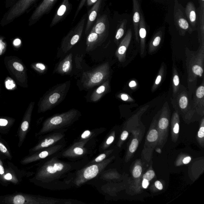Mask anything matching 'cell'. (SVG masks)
I'll return each instance as SVG.
<instances>
[{"instance_id": "cell-19", "label": "cell", "mask_w": 204, "mask_h": 204, "mask_svg": "<svg viewBox=\"0 0 204 204\" xmlns=\"http://www.w3.org/2000/svg\"><path fill=\"white\" fill-rule=\"evenodd\" d=\"M110 88L108 79L93 92L90 97L91 101L94 102L99 101L109 91Z\"/></svg>"}, {"instance_id": "cell-1", "label": "cell", "mask_w": 204, "mask_h": 204, "mask_svg": "<svg viewBox=\"0 0 204 204\" xmlns=\"http://www.w3.org/2000/svg\"><path fill=\"white\" fill-rule=\"evenodd\" d=\"M186 65L188 73V87L191 95L196 89L198 78H201L204 65V44H200L196 51L186 48Z\"/></svg>"}, {"instance_id": "cell-43", "label": "cell", "mask_w": 204, "mask_h": 204, "mask_svg": "<svg viewBox=\"0 0 204 204\" xmlns=\"http://www.w3.org/2000/svg\"><path fill=\"white\" fill-rule=\"evenodd\" d=\"M29 126V123L28 122L26 121H24L21 125V129L24 131H26L28 130Z\"/></svg>"}, {"instance_id": "cell-52", "label": "cell", "mask_w": 204, "mask_h": 204, "mask_svg": "<svg viewBox=\"0 0 204 204\" xmlns=\"http://www.w3.org/2000/svg\"><path fill=\"white\" fill-rule=\"evenodd\" d=\"M129 85L130 87L134 88L137 85V84H136V82L135 81H132L130 82Z\"/></svg>"}, {"instance_id": "cell-44", "label": "cell", "mask_w": 204, "mask_h": 204, "mask_svg": "<svg viewBox=\"0 0 204 204\" xmlns=\"http://www.w3.org/2000/svg\"><path fill=\"white\" fill-rule=\"evenodd\" d=\"M128 136V132L126 131H124L123 133H122L121 136H120V139L122 141H124L126 138H127Z\"/></svg>"}, {"instance_id": "cell-30", "label": "cell", "mask_w": 204, "mask_h": 204, "mask_svg": "<svg viewBox=\"0 0 204 204\" xmlns=\"http://www.w3.org/2000/svg\"><path fill=\"white\" fill-rule=\"evenodd\" d=\"M93 135V132L90 131L89 130H86V131H84L81 135L80 141L91 139V137H92Z\"/></svg>"}, {"instance_id": "cell-37", "label": "cell", "mask_w": 204, "mask_h": 204, "mask_svg": "<svg viewBox=\"0 0 204 204\" xmlns=\"http://www.w3.org/2000/svg\"><path fill=\"white\" fill-rule=\"evenodd\" d=\"M124 30L123 27H122V26L120 27V28H118V30L117 32V33H116V36H115V41H118V40H120V38L124 35Z\"/></svg>"}, {"instance_id": "cell-22", "label": "cell", "mask_w": 204, "mask_h": 204, "mask_svg": "<svg viewBox=\"0 0 204 204\" xmlns=\"http://www.w3.org/2000/svg\"><path fill=\"white\" fill-rule=\"evenodd\" d=\"M139 30V35L140 38V54L141 56L143 58L145 56L146 38V31L144 20L142 16H141Z\"/></svg>"}, {"instance_id": "cell-12", "label": "cell", "mask_w": 204, "mask_h": 204, "mask_svg": "<svg viewBox=\"0 0 204 204\" xmlns=\"http://www.w3.org/2000/svg\"><path fill=\"white\" fill-rule=\"evenodd\" d=\"M109 27V23L107 16L103 14L98 18L91 30L98 35L102 43L108 35Z\"/></svg>"}, {"instance_id": "cell-27", "label": "cell", "mask_w": 204, "mask_h": 204, "mask_svg": "<svg viewBox=\"0 0 204 204\" xmlns=\"http://www.w3.org/2000/svg\"><path fill=\"white\" fill-rule=\"evenodd\" d=\"M111 152V151L110 150L102 154H100V155L96 157L94 160L92 161L90 163H89V165L97 163L103 161V160L106 159V157H107L108 156H109V154H110Z\"/></svg>"}, {"instance_id": "cell-17", "label": "cell", "mask_w": 204, "mask_h": 204, "mask_svg": "<svg viewBox=\"0 0 204 204\" xmlns=\"http://www.w3.org/2000/svg\"><path fill=\"white\" fill-rule=\"evenodd\" d=\"M102 1V0H98L94 4L93 6L90 9L88 13L87 21L85 30V34H87L89 32L91 27L92 26L97 19L101 7Z\"/></svg>"}, {"instance_id": "cell-40", "label": "cell", "mask_w": 204, "mask_h": 204, "mask_svg": "<svg viewBox=\"0 0 204 204\" xmlns=\"http://www.w3.org/2000/svg\"><path fill=\"white\" fill-rule=\"evenodd\" d=\"M13 66L14 68L18 71L22 72L24 71V67L21 63H19V62H14L13 64Z\"/></svg>"}, {"instance_id": "cell-33", "label": "cell", "mask_w": 204, "mask_h": 204, "mask_svg": "<svg viewBox=\"0 0 204 204\" xmlns=\"http://www.w3.org/2000/svg\"><path fill=\"white\" fill-rule=\"evenodd\" d=\"M34 68L39 72L41 73L45 72L47 69L46 66L43 63H36L34 65Z\"/></svg>"}, {"instance_id": "cell-51", "label": "cell", "mask_w": 204, "mask_h": 204, "mask_svg": "<svg viewBox=\"0 0 204 204\" xmlns=\"http://www.w3.org/2000/svg\"><path fill=\"white\" fill-rule=\"evenodd\" d=\"M8 84V85H6V86L7 87V88L8 89H11L12 88H13L14 87V86H13V84H14L11 81H8L7 82V84Z\"/></svg>"}, {"instance_id": "cell-8", "label": "cell", "mask_w": 204, "mask_h": 204, "mask_svg": "<svg viewBox=\"0 0 204 204\" xmlns=\"http://www.w3.org/2000/svg\"><path fill=\"white\" fill-rule=\"evenodd\" d=\"M113 159V157L105 159L101 162L89 165L84 168L79 170L76 174L74 183L78 186L93 179L102 172Z\"/></svg>"}, {"instance_id": "cell-32", "label": "cell", "mask_w": 204, "mask_h": 204, "mask_svg": "<svg viewBox=\"0 0 204 204\" xmlns=\"http://www.w3.org/2000/svg\"><path fill=\"white\" fill-rule=\"evenodd\" d=\"M114 139H115V137L113 135H111L109 136L103 144L102 147V149L103 150H105L106 148L108 147L113 142Z\"/></svg>"}, {"instance_id": "cell-47", "label": "cell", "mask_w": 204, "mask_h": 204, "mask_svg": "<svg viewBox=\"0 0 204 204\" xmlns=\"http://www.w3.org/2000/svg\"><path fill=\"white\" fill-rule=\"evenodd\" d=\"M149 181L147 179H144L143 180L142 185V187L144 189H146L148 188V186L149 185Z\"/></svg>"}, {"instance_id": "cell-38", "label": "cell", "mask_w": 204, "mask_h": 204, "mask_svg": "<svg viewBox=\"0 0 204 204\" xmlns=\"http://www.w3.org/2000/svg\"><path fill=\"white\" fill-rule=\"evenodd\" d=\"M178 23L179 26L182 29L187 30L189 28V24L186 20L184 19H180Z\"/></svg>"}, {"instance_id": "cell-11", "label": "cell", "mask_w": 204, "mask_h": 204, "mask_svg": "<svg viewBox=\"0 0 204 204\" xmlns=\"http://www.w3.org/2000/svg\"><path fill=\"white\" fill-rule=\"evenodd\" d=\"M57 1L58 0H42L29 18L28 25L32 26L44 15L49 13Z\"/></svg>"}, {"instance_id": "cell-7", "label": "cell", "mask_w": 204, "mask_h": 204, "mask_svg": "<svg viewBox=\"0 0 204 204\" xmlns=\"http://www.w3.org/2000/svg\"><path fill=\"white\" fill-rule=\"evenodd\" d=\"M40 0H18L3 15L0 21V26L4 27L17 18L27 13Z\"/></svg>"}, {"instance_id": "cell-25", "label": "cell", "mask_w": 204, "mask_h": 204, "mask_svg": "<svg viewBox=\"0 0 204 204\" xmlns=\"http://www.w3.org/2000/svg\"><path fill=\"white\" fill-rule=\"evenodd\" d=\"M165 69L164 65L163 64L161 66L159 72L152 86V92H154L159 87L165 75Z\"/></svg>"}, {"instance_id": "cell-48", "label": "cell", "mask_w": 204, "mask_h": 204, "mask_svg": "<svg viewBox=\"0 0 204 204\" xmlns=\"http://www.w3.org/2000/svg\"><path fill=\"white\" fill-rule=\"evenodd\" d=\"M8 123V121L6 119H0V126H5Z\"/></svg>"}, {"instance_id": "cell-31", "label": "cell", "mask_w": 204, "mask_h": 204, "mask_svg": "<svg viewBox=\"0 0 204 204\" xmlns=\"http://www.w3.org/2000/svg\"><path fill=\"white\" fill-rule=\"evenodd\" d=\"M138 144H139V142H138V139L136 138H134V139H133L131 143V144H130L129 148L130 152L133 153L135 152L138 148Z\"/></svg>"}, {"instance_id": "cell-34", "label": "cell", "mask_w": 204, "mask_h": 204, "mask_svg": "<svg viewBox=\"0 0 204 204\" xmlns=\"http://www.w3.org/2000/svg\"><path fill=\"white\" fill-rule=\"evenodd\" d=\"M86 0H80V3H79V5H78V8H77V10L75 13L74 17L73 18V21H74L77 16H78V14L81 11V9L83 8V7H84V4L86 3Z\"/></svg>"}, {"instance_id": "cell-49", "label": "cell", "mask_w": 204, "mask_h": 204, "mask_svg": "<svg viewBox=\"0 0 204 204\" xmlns=\"http://www.w3.org/2000/svg\"><path fill=\"white\" fill-rule=\"evenodd\" d=\"M191 160V157H190V156H188V157H185L184 159L183 160V163L185 164H188L190 162Z\"/></svg>"}, {"instance_id": "cell-5", "label": "cell", "mask_w": 204, "mask_h": 204, "mask_svg": "<svg viewBox=\"0 0 204 204\" xmlns=\"http://www.w3.org/2000/svg\"><path fill=\"white\" fill-rule=\"evenodd\" d=\"M192 95L186 88L182 85L176 95L171 99L175 111L185 120H190L195 113L192 105Z\"/></svg>"}, {"instance_id": "cell-56", "label": "cell", "mask_w": 204, "mask_h": 204, "mask_svg": "<svg viewBox=\"0 0 204 204\" xmlns=\"http://www.w3.org/2000/svg\"><path fill=\"white\" fill-rule=\"evenodd\" d=\"M202 1H204V0H202Z\"/></svg>"}, {"instance_id": "cell-45", "label": "cell", "mask_w": 204, "mask_h": 204, "mask_svg": "<svg viewBox=\"0 0 204 204\" xmlns=\"http://www.w3.org/2000/svg\"><path fill=\"white\" fill-rule=\"evenodd\" d=\"M155 185L156 188L159 190H161L163 189V186L160 181H157L155 183Z\"/></svg>"}, {"instance_id": "cell-46", "label": "cell", "mask_w": 204, "mask_h": 204, "mask_svg": "<svg viewBox=\"0 0 204 204\" xmlns=\"http://www.w3.org/2000/svg\"><path fill=\"white\" fill-rule=\"evenodd\" d=\"M98 0H86V3L87 6H91L95 3Z\"/></svg>"}, {"instance_id": "cell-57", "label": "cell", "mask_w": 204, "mask_h": 204, "mask_svg": "<svg viewBox=\"0 0 204 204\" xmlns=\"http://www.w3.org/2000/svg\"><path fill=\"white\" fill-rule=\"evenodd\" d=\"M0 88H1V87H0Z\"/></svg>"}, {"instance_id": "cell-24", "label": "cell", "mask_w": 204, "mask_h": 204, "mask_svg": "<svg viewBox=\"0 0 204 204\" xmlns=\"http://www.w3.org/2000/svg\"><path fill=\"white\" fill-rule=\"evenodd\" d=\"M172 97H174L178 93L180 87V80L176 66L173 65L172 71Z\"/></svg>"}, {"instance_id": "cell-23", "label": "cell", "mask_w": 204, "mask_h": 204, "mask_svg": "<svg viewBox=\"0 0 204 204\" xmlns=\"http://www.w3.org/2000/svg\"><path fill=\"white\" fill-rule=\"evenodd\" d=\"M134 3V14L133 16L134 29H135V37L138 43L139 42V23L140 20V16L139 14V5L137 0H133Z\"/></svg>"}, {"instance_id": "cell-9", "label": "cell", "mask_w": 204, "mask_h": 204, "mask_svg": "<svg viewBox=\"0 0 204 204\" xmlns=\"http://www.w3.org/2000/svg\"><path fill=\"white\" fill-rule=\"evenodd\" d=\"M86 19L85 14L62 40L61 47L64 53L69 51L80 41L84 30Z\"/></svg>"}, {"instance_id": "cell-29", "label": "cell", "mask_w": 204, "mask_h": 204, "mask_svg": "<svg viewBox=\"0 0 204 204\" xmlns=\"http://www.w3.org/2000/svg\"><path fill=\"white\" fill-rule=\"evenodd\" d=\"M142 173V168L141 166L137 165L134 168L133 172V177L135 178H137L141 176Z\"/></svg>"}, {"instance_id": "cell-6", "label": "cell", "mask_w": 204, "mask_h": 204, "mask_svg": "<svg viewBox=\"0 0 204 204\" xmlns=\"http://www.w3.org/2000/svg\"><path fill=\"white\" fill-rule=\"evenodd\" d=\"M70 82L58 84L49 92L43 98L39 106L40 111L44 112L60 104L65 99L69 89Z\"/></svg>"}, {"instance_id": "cell-50", "label": "cell", "mask_w": 204, "mask_h": 204, "mask_svg": "<svg viewBox=\"0 0 204 204\" xmlns=\"http://www.w3.org/2000/svg\"><path fill=\"white\" fill-rule=\"evenodd\" d=\"M0 150L3 153H6L7 151V149L5 147V146L1 143H0Z\"/></svg>"}, {"instance_id": "cell-3", "label": "cell", "mask_w": 204, "mask_h": 204, "mask_svg": "<svg viewBox=\"0 0 204 204\" xmlns=\"http://www.w3.org/2000/svg\"><path fill=\"white\" fill-rule=\"evenodd\" d=\"M81 116L79 111L71 109L68 111L52 116L44 124V131L49 132L67 127L73 124Z\"/></svg>"}, {"instance_id": "cell-55", "label": "cell", "mask_w": 204, "mask_h": 204, "mask_svg": "<svg viewBox=\"0 0 204 204\" xmlns=\"http://www.w3.org/2000/svg\"><path fill=\"white\" fill-rule=\"evenodd\" d=\"M4 173V170L3 168L0 165V174L2 175Z\"/></svg>"}, {"instance_id": "cell-42", "label": "cell", "mask_w": 204, "mask_h": 204, "mask_svg": "<svg viewBox=\"0 0 204 204\" xmlns=\"http://www.w3.org/2000/svg\"><path fill=\"white\" fill-rule=\"evenodd\" d=\"M204 123L203 124V126L201 127L200 128L199 131L198 133V136L199 138H203L204 136V127L203 126Z\"/></svg>"}, {"instance_id": "cell-26", "label": "cell", "mask_w": 204, "mask_h": 204, "mask_svg": "<svg viewBox=\"0 0 204 204\" xmlns=\"http://www.w3.org/2000/svg\"><path fill=\"white\" fill-rule=\"evenodd\" d=\"M161 41V37L160 36H156L154 40L151 42L149 47V54L153 53L157 49V47L160 44Z\"/></svg>"}, {"instance_id": "cell-14", "label": "cell", "mask_w": 204, "mask_h": 204, "mask_svg": "<svg viewBox=\"0 0 204 204\" xmlns=\"http://www.w3.org/2000/svg\"><path fill=\"white\" fill-rule=\"evenodd\" d=\"M91 139L79 141L63 152L62 156L65 157L75 158L84 156L87 153L88 150L85 147V145Z\"/></svg>"}, {"instance_id": "cell-54", "label": "cell", "mask_w": 204, "mask_h": 204, "mask_svg": "<svg viewBox=\"0 0 204 204\" xmlns=\"http://www.w3.org/2000/svg\"><path fill=\"white\" fill-rule=\"evenodd\" d=\"M21 41L19 39H16L14 42V44L15 45H19L21 44Z\"/></svg>"}, {"instance_id": "cell-39", "label": "cell", "mask_w": 204, "mask_h": 204, "mask_svg": "<svg viewBox=\"0 0 204 204\" xmlns=\"http://www.w3.org/2000/svg\"><path fill=\"white\" fill-rule=\"evenodd\" d=\"M187 14H188V16H189V19H190L191 22V23L195 22L196 19V14L195 11L191 9V10L189 11V13L188 12Z\"/></svg>"}, {"instance_id": "cell-20", "label": "cell", "mask_w": 204, "mask_h": 204, "mask_svg": "<svg viewBox=\"0 0 204 204\" xmlns=\"http://www.w3.org/2000/svg\"><path fill=\"white\" fill-rule=\"evenodd\" d=\"M64 136L65 135L64 133L62 132L52 133L41 142L39 147L43 148L55 145L57 143L64 138Z\"/></svg>"}, {"instance_id": "cell-53", "label": "cell", "mask_w": 204, "mask_h": 204, "mask_svg": "<svg viewBox=\"0 0 204 204\" xmlns=\"http://www.w3.org/2000/svg\"><path fill=\"white\" fill-rule=\"evenodd\" d=\"M5 179H7V180H10L12 178V175L10 173H8V174L5 175Z\"/></svg>"}, {"instance_id": "cell-4", "label": "cell", "mask_w": 204, "mask_h": 204, "mask_svg": "<svg viewBox=\"0 0 204 204\" xmlns=\"http://www.w3.org/2000/svg\"><path fill=\"white\" fill-rule=\"evenodd\" d=\"M110 73L109 64L106 62L91 70L83 72L81 82L83 87L90 89L100 85L108 80Z\"/></svg>"}, {"instance_id": "cell-28", "label": "cell", "mask_w": 204, "mask_h": 204, "mask_svg": "<svg viewBox=\"0 0 204 204\" xmlns=\"http://www.w3.org/2000/svg\"><path fill=\"white\" fill-rule=\"evenodd\" d=\"M117 97L121 100L126 102H133L135 101L134 99L130 97L128 94L125 93H121L118 94L117 95Z\"/></svg>"}, {"instance_id": "cell-41", "label": "cell", "mask_w": 204, "mask_h": 204, "mask_svg": "<svg viewBox=\"0 0 204 204\" xmlns=\"http://www.w3.org/2000/svg\"><path fill=\"white\" fill-rule=\"evenodd\" d=\"M18 0H5V7L7 8H10Z\"/></svg>"}, {"instance_id": "cell-21", "label": "cell", "mask_w": 204, "mask_h": 204, "mask_svg": "<svg viewBox=\"0 0 204 204\" xmlns=\"http://www.w3.org/2000/svg\"><path fill=\"white\" fill-rule=\"evenodd\" d=\"M102 44L98 35L93 30H91L86 40V51L87 52L94 50Z\"/></svg>"}, {"instance_id": "cell-13", "label": "cell", "mask_w": 204, "mask_h": 204, "mask_svg": "<svg viewBox=\"0 0 204 204\" xmlns=\"http://www.w3.org/2000/svg\"><path fill=\"white\" fill-rule=\"evenodd\" d=\"M192 98V105L195 112L201 115L204 113V81L193 92Z\"/></svg>"}, {"instance_id": "cell-36", "label": "cell", "mask_w": 204, "mask_h": 204, "mask_svg": "<svg viewBox=\"0 0 204 204\" xmlns=\"http://www.w3.org/2000/svg\"><path fill=\"white\" fill-rule=\"evenodd\" d=\"M25 202V198L21 195H18L15 196L13 200V203L15 204H23Z\"/></svg>"}, {"instance_id": "cell-18", "label": "cell", "mask_w": 204, "mask_h": 204, "mask_svg": "<svg viewBox=\"0 0 204 204\" xmlns=\"http://www.w3.org/2000/svg\"><path fill=\"white\" fill-rule=\"evenodd\" d=\"M73 54L70 53L59 63L56 73L61 75H67L71 72L73 69Z\"/></svg>"}, {"instance_id": "cell-16", "label": "cell", "mask_w": 204, "mask_h": 204, "mask_svg": "<svg viewBox=\"0 0 204 204\" xmlns=\"http://www.w3.org/2000/svg\"><path fill=\"white\" fill-rule=\"evenodd\" d=\"M132 36L131 30H129L125 36L120 42L115 53V56L119 62L121 63L124 62L126 60L127 50L131 42Z\"/></svg>"}, {"instance_id": "cell-35", "label": "cell", "mask_w": 204, "mask_h": 204, "mask_svg": "<svg viewBox=\"0 0 204 204\" xmlns=\"http://www.w3.org/2000/svg\"><path fill=\"white\" fill-rule=\"evenodd\" d=\"M155 175V172L153 170H149L144 175L143 179H147L149 181L152 180V179L154 178Z\"/></svg>"}, {"instance_id": "cell-2", "label": "cell", "mask_w": 204, "mask_h": 204, "mask_svg": "<svg viewBox=\"0 0 204 204\" xmlns=\"http://www.w3.org/2000/svg\"><path fill=\"white\" fill-rule=\"evenodd\" d=\"M75 166V164L63 162L57 157H54L44 166L41 172V176L47 182H52L73 170Z\"/></svg>"}, {"instance_id": "cell-10", "label": "cell", "mask_w": 204, "mask_h": 204, "mask_svg": "<svg viewBox=\"0 0 204 204\" xmlns=\"http://www.w3.org/2000/svg\"><path fill=\"white\" fill-rule=\"evenodd\" d=\"M170 116V109L168 103L166 102L163 106L159 121L157 126L158 133V144H162L166 140Z\"/></svg>"}, {"instance_id": "cell-15", "label": "cell", "mask_w": 204, "mask_h": 204, "mask_svg": "<svg viewBox=\"0 0 204 204\" xmlns=\"http://www.w3.org/2000/svg\"><path fill=\"white\" fill-rule=\"evenodd\" d=\"M72 5L69 0H63L57 9L50 24V27L55 26L63 21L71 10Z\"/></svg>"}]
</instances>
